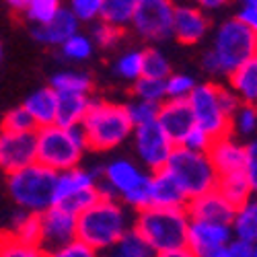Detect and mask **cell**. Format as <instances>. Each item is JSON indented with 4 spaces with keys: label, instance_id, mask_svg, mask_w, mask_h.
<instances>
[{
    "label": "cell",
    "instance_id": "e0dca14e",
    "mask_svg": "<svg viewBox=\"0 0 257 257\" xmlns=\"http://www.w3.org/2000/svg\"><path fill=\"white\" fill-rule=\"evenodd\" d=\"M210 29L208 15L194 5H175L173 13V37L185 46H194L204 39Z\"/></svg>",
    "mask_w": 257,
    "mask_h": 257
},
{
    "label": "cell",
    "instance_id": "7c38bea8",
    "mask_svg": "<svg viewBox=\"0 0 257 257\" xmlns=\"http://www.w3.org/2000/svg\"><path fill=\"white\" fill-rule=\"evenodd\" d=\"M76 241V216L70 212L52 206L41 214V241L39 251L44 255L56 253Z\"/></svg>",
    "mask_w": 257,
    "mask_h": 257
},
{
    "label": "cell",
    "instance_id": "4dcf8cb0",
    "mask_svg": "<svg viewBox=\"0 0 257 257\" xmlns=\"http://www.w3.org/2000/svg\"><path fill=\"white\" fill-rule=\"evenodd\" d=\"M107 257H155V253L134 230H127L123 237L109 249Z\"/></svg>",
    "mask_w": 257,
    "mask_h": 257
},
{
    "label": "cell",
    "instance_id": "74e56055",
    "mask_svg": "<svg viewBox=\"0 0 257 257\" xmlns=\"http://www.w3.org/2000/svg\"><path fill=\"white\" fill-rule=\"evenodd\" d=\"M3 132L29 134V132H37V127L23 107H15V109L7 111V115L3 117Z\"/></svg>",
    "mask_w": 257,
    "mask_h": 257
},
{
    "label": "cell",
    "instance_id": "8fae6325",
    "mask_svg": "<svg viewBox=\"0 0 257 257\" xmlns=\"http://www.w3.org/2000/svg\"><path fill=\"white\" fill-rule=\"evenodd\" d=\"M134 148L136 155L140 159V163L151 169L153 173L165 169L171 153H173V144L165 136V132L159 127V123H146V125H138L134 127Z\"/></svg>",
    "mask_w": 257,
    "mask_h": 257
},
{
    "label": "cell",
    "instance_id": "ac0fdd59",
    "mask_svg": "<svg viewBox=\"0 0 257 257\" xmlns=\"http://www.w3.org/2000/svg\"><path fill=\"white\" fill-rule=\"evenodd\" d=\"M208 159L216 171L218 177L224 175H232V173H243L245 167V146L239 144L230 134L224 138L214 140L210 151H208Z\"/></svg>",
    "mask_w": 257,
    "mask_h": 257
},
{
    "label": "cell",
    "instance_id": "db71d44e",
    "mask_svg": "<svg viewBox=\"0 0 257 257\" xmlns=\"http://www.w3.org/2000/svg\"><path fill=\"white\" fill-rule=\"evenodd\" d=\"M255 56H257V54H255Z\"/></svg>",
    "mask_w": 257,
    "mask_h": 257
},
{
    "label": "cell",
    "instance_id": "2e32d148",
    "mask_svg": "<svg viewBox=\"0 0 257 257\" xmlns=\"http://www.w3.org/2000/svg\"><path fill=\"white\" fill-rule=\"evenodd\" d=\"M187 218L198 220V222H214V224H232L234 212L237 208L230 206L216 189L208 191V194L189 200L187 208Z\"/></svg>",
    "mask_w": 257,
    "mask_h": 257
},
{
    "label": "cell",
    "instance_id": "4316f807",
    "mask_svg": "<svg viewBox=\"0 0 257 257\" xmlns=\"http://www.w3.org/2000/svg\"><path fill=\"white\" fill-rule=\"evenodd\" d=\"M13 228L9 230V234L13 239H17L19 243H23L27 247H37L39 249V241H41V214H29L21 210L19 214H15L13 218Z\"/></svg>",
    "mask_w": 257,
    "mask_h": 257
},
{
    "label": "cell",
    "instance_id": "ffe728a7",
    "mask_svg": "<svg viewBox=\"0 0 257 257\" xmlns=\"http://www.w3.org/2000/svg\"><path fill=\"white\" fill-rule=\"evenodd\" d=\"M99 183V171H91V169H68L56 173V187H54V206H58L60 202L74 198L84 191L97 189Z\"/></svg>",
    "mask_w": 257,
    "mask_h": 257
},
{
    "label": "cell",
    "instance_id": "5b68a950",
    "mask_svg": "<svg viewBox=\"0 0 257 257\" xmlns=\"http://www.w3.org/2000/svg\"><path fill=\"white\" fill-rule=\"evenodd\" d=\"M37 165L54 173H62L78 167L82 155L87 153V140L80 127H60L50 125L35 132Z\"/></svg>",
    "mask_w": 257,
    "mask_h": 257
},
{
    "label": "cell",
    "instance_id": "f907efd6",
    "mask_svg": "<svg viewBox=\"0 0 257 257\" xmlns=\"http://www.w3.org/2000/svg\"><path fill=\"white\" fill-rule=\"evenodd\" d=\"M204 257H230V255H228V251H226V249H220V251L208 253V255H204Z\"/></svg>",
    "mask_w": 257,
    "mask_h": 257
},
{
    "label": "cell",
    "instance_id": "44dd1931",
    "mask_svg": "<svg viewBox=\"0 0 257 257\" xmlns=\"http://www.w3.org/2000/svg\"><path fill=\"white\" fill-rule=\"evenodd\" d=\"M78 21L74 19V15L70 13L68 7H64L58 11L56 19L52 21L50 25L46 27H33L31 29V35L35 41H39L41 46H56V48H62V44L78 33Z\"/></svg>",
    "mask_w": 257,
    "mask_h": 257
},
{
    "label": "cell",
    "instance_id": "ab89813d",
    "mask_svg": "<svg viewBox=\"0 0 257 257\" xmlns=\"http://www.w3.org/2000/svg\"><path fill=\"white\" fill-rule=\"evenodd\" d=\"M123 37V29H117V27H111L99 21V23H93V29H91V41L99 48H113L117 46Z\"/></svg>",
    "mask_w": 257,
    "mask_h": 257
},
{
    "label": "cell",
    "instance_id": "9a60e30c",
    "mask_svg": "<svg viewBox=\"0 0 257 257\" xmlns=\"http://www.w3.org/2000/svg\"><path fill=\"white\" fill-rule=\"evenodd\" d=\"M157 123L173 146H181L185 136L191 132V127L196 125L194 113H191V107L187 101H165V103H161Z\"/></svg>",
    "mask_w": 257,
    "mask_h": 257
},
{
    "label": "cell",
    "instance_id": "ba28073f",
    "mask_svg": "<svg viewBox=\"0 0 257 257\" xmlns=\"http://www.w3.org/2000/svg\"><path fill=\"white\" fill-rule=\"evenodd\" d=\"M165 171L179 183L187 200L200 198L208 194V191L216 189L218 183V175L214 171L208 155L191 153L183 146L173 148V153H171L165 165Z\"/></svg>",
    "mask_w": 257,
    "mask_h": 257
},
{
    "label": "cell",
    "instance_id": "60d3db41",
    "mask_svg": "<svg viewBox=\"0 0 257 257\" xmlns=\"http://www.w3.org/2000/svg\"><path fill=\"white\" fill-rule=\"evenodd\" d=\"M0 257H46L37 247H27L13 239L9 232L0 234Z\"/></svg>",
    "mask_w": 257,
    "mask_h": 257
},
{
    "label": "cell",
    "instance_id": "7bdbcfd3",
    "mask_svg": "<svg viewBox=\"0 0 257 257\" xmlns=\"http://www.w3.org/2000/svg\"><path fill=\"white\" fill-rule=\"evenodd\" d=\"M243 175L249 183L251 196L257 198V140L249 142L245 146V167H243Z\"/></svg>",
    "mask_w": 257,
    "mask_h": 257
},
{
    "label": "cell",
    "instance_id": "7a4b0ae2",
    "mask_svg": "<svg viewBox=\"0 0 257 257\" xmlns=\"http://www.w3.org/2000/svg\"><path fill=\"white\" fill-rule=\"evenodd\" d=\"M257 54V35L237 17L226 19L214 33L212 48L202 56V68L210 74H232Z\"/></svg>",
    "mask_w": 257,
    "mask_h": 257
},
{
    "label": "cell",
    "instance_id": "7dc6e473",
    "mask_svg": "<svg viewBox=\"0 0 257 257\" xmlns=\"http://www.w3.org/2000/svg\"><path fill=\"white\" fill-rule=\"evenodd\" d=\"M226 251L230 257H253V245L239 241V239H232L230 245L226 247Z\"/></svg>",
    "mask_w": 257,
    "mask_h": 257
},
{
    "label": "cell",
    "instance_id": "277c9868",
    "mask_svg": "<svg viewBox=\"0 0 257 257\" xmlns=\"http://www.w3.org/2000/svg\"><path fill=\"white\" fill-rule=\"evenodd\" d=\"M189 218L185 210L146 208L136 214L132 230L153 249L155 255L187 247Z\"/></svg>",
    "mask_w": 257,
    "mask_h": 257
},
{
    "label": "cell",
    "instance_id": "b9f144b4",
    "mask_svg": "<svg viewBox=\"0 0 257 257\" xmlns=\"http://www.w3.org/2000/svg\"><path fill=\"white\" fill-rule=\"evenodd\" d=\"M101 3L103 0H72L68 9L78 23H95L101 15Z\"/></svg>",
    "mask_w": 257,
    "mask_h": 257
},
{
    "label": "cell",
    "instance_id": "4fadbf2b",
    "mask_svg": "<svg viewBox=\"0 0 257 257\" xmlns=\"http://www.w3.org/2000/svg\"><path fill=\"white\" fill-rule=\"evenodd\" d=\"M33 163H37L35 132L13 134L0 130V171H5L7 177L31 167Z\"/></svg>",
    "mask_w": 257,
    "mask_h": 257
},
{
    "label": "cell",
    "instance_id": "f546056e",
    "mask_svg": "<svg viewBox=\"0 0 257 257\" xmlns=\"http://www.w3.org/2000/svg\"><path fill=\"white\" fill-rule=\"evenodd\" d=\"M62 5L58 0H27L25 11L21 13L33 27H46L56 19Z\"/></svg>",
    "mask_w": 257,
    "mask_h": 257
},
{
    "label": "cell",
    "instance_id": "836d02e7",
    "mask_svg": "<svg viewBox=\"0 0 257 257\" xmlns=\"http://www.w3.org/2000/svg\"><path fill=\"white\" fill-rule=\"evenodd\" d=\"M142 76L157 78V80H167L171 76V62H169V58L161 50H157V48L146 50L144 52Z\"/></svg>",
    "mask_w": 257,
    "mask_h": 257
},
{
    "label": "cell",
    "instance_id": "5bb4252c",
    "mask_svg": "<svg viewBox=\"0 0 257 257\" xmlns=\"http://www.w3.org/2000/svg\"><path fill=\"white\" fill-rule=\"evenodd\" d=\"M232 228L230 224H214V222H198V220H189L187 228V249L204 257L208 253L226 249L232 241Z\"/></svg>",
    "mask_w": 257,
    "mask_h": 257
},
{
    "label": "cell",
    "instance_id": "3957f363",
    "mask_svg": "<svg viewBox=\"0 0 257 257\" xmlns=\"http://www.w3.org/2000/svg\"><path fill=\"white\" fill-rule=\"evenodd\" d=\"M80 130L87 140V148L93 151H111L132 136L134 125L125 111V105L93 99Z\"/></svg>",
    "mask_w": 257,
    "mask_h": 257
},
{
    "label": "cell",
    "instance_id": "d4e9b609",
    "mask_svg": "<svg viewBox=\"0 0 257 257\" xmlns=\"http://www.w3.org/2000/svg\"><path fill=\"white\" fill-rule=\"evenodd\" d=\"M230 228L234 239L245 241L253 247L257 245V198H251L237 208Z\"/></svg>",
    "mask_w": 257,
    "mask_h": 257
},
{
    "label": "cell",
    "instance_id": "30bf717a",
    "mask_svg": "<svg viewBox=\"0 0 257 257\" xmlns=\"http://www.w3.org/2000/svg\"><path fill=\"white\" fill-rule=\"evenodd\" d=\"M173 13L169 0H136L132 27L146 41H165L173 35Z\"/></svg>",
    "mask_w": 257,
    "mask_h": 257
},
{
    "label": "cell",
    "instance_id": "f6af8a7d",
    "mask_svg": "<svg viewBox=\"0 0 257 257\" xmlns=\"http://www.w3.org/2000/svg\"><path fill=\"white\" fill-rule=\"evenodd\" d=\"M46 257H101V255H99V251H95V249H91L87 245H82L80 241H74V243L66 245L64 249H60L56 253H50Z\"/></svg>",
    "mask_w": 257,
    "mask_h": 257
},
{
    "label": "cell",
    "instance_id": "8d00e7d4",
    "mask_svg": "<svg viewBox=\"0 0 257 257\" xmlns=\"http://www.w3.org/2000/svg\"><path fill=\"white\" fill-rule=\"evenodd\" d=\"M159 109H161L159 103H148V101H140V99H134L132 103L125 105V111L130 115V121L134 127L155 123L159 117Z\"/></svg>",
    "mask_w": 257,
    "mask_h": 257
},
{
    "label": "cell",
    "instance_id": "1f68e13d",
    "mask_svg": "<svg viewBox=\"0 0 257 257\" xmlns=\"http://www.w3.org/2000/svg\"><path fill=\"white\" fill-rule=\"evenodd\" d=\"M142 66H144V52H138V50H130L121 54L115 64H113V72L117 78L121 80H130L132 84L142 78Z\"/></svg>",
    "mask_w": 257,
    "mask_h": 257
},
{
    "label": "cell",
    "instance_id": "603a6c76",
    "mask_svg": "<svg viewBox=\"0 0 257 257\" xmlns=\"http://www.w3.org/2000/svg\"><path fill=\"white\" fill-rule=\"evenodd\" d=\"M228 89L237 95L241 105H249L257 109V56H253L232 74H228Z\"/></svg>",
    "mask_w": 257,
    "mask_h": 257
},
{
    "label": "cell",
    "instance_id": "52a82bcc",
    "mask_svg": "<svg viewBox=\"0 0 257 257\" xmlns=\"http://www.w3.org/2000/svg\"><path fill=\"white\" fill-rule=\"evenodd\" d=\"M99 181L109 187L123 206L138 212L151 208V173L127 159H115L99 171Z\"/></svg>",
    "mask_w": 257,
    "mask_h": 257
},
{
    "label": "cell",
    "instance_id": "f35d334b",
    "mask_svg": "<svg viewBox=\"0 0 257 257\" xmlns=\"http://www.w3.org/2000/svg\"><path fill=\"white\" fill-rule=\"evenodd\" d=\"M230 130L239 132L241 136H251L257 130V109L249 105H241L230 117Z\"/></svg>",
    "mask_w": 257,
    "mask_h": 257
},
{
    "label": "cell",
    "instance_id": "6da1fadb",
    "mask_svg": "<svg viewBox=\"0 0 257 257\" xmlns=\"http://www.w3.org/2000/svg\"><path fill=\"white\" fill-rule=\"evenodd\" d=\"M127 230H132L130 214L117 200L99 198L76 216V241L95 251H109Z\"/></svg>",
    "mask_w": 257,
    "mask_h": 257
},
{
    "label": "cell",
    "instance_id": "ee69618b",
    "mask_svg": "<svg viewBox=\"0 0 257 257\" xmlns=\"http://www.w3.org/2000/svg\"><path fill=\"white\" fill-rule=\"evenodd\" d=\"M212 142H214V138L210 134H206L202 127L194 125V127H191V132L185 136V140L181 142V146L187 148V151H191V153H204V155H208Z\"/></svg>",
    "mask_w": 257,
    "mask_h": 257
},
{
    "label": "cell",
    "instance_id": "8992f818",
    "mask_svg": "<svg viewBox=\"0 0 257 257\" xmlns=\"http://www.w3.org/2000/svg\"><path fill=\"white\" fill-rule=\"evenodd\" d=\"M9 194L15 204L29 214H44L54 206L56 173L33 163L31 167L7 177Z\"/></svg>",
    "mask_w": 257,
    "mask_h": 257
},
{
    "label": "cell",
    "instance_id": "e575fe53",
    "mask_svg": "<svg viewBox=\"0 0 257 257\" xmlns=\"http://www.w3.org/2000/svg\"><path fill=\"white\" fill-rule=\"evenodd\" d=\"M60 52H62L64 58L70 60V62H84V60H89L93 56L95 44L91 41V37L82 35V33H76L66 41V44H62Z\"/></svg>",
    "mask_w": 257,
    "mask_h": 257
},
{
    "label": "cell",
    "instance_id": "484cf974",
    "mask_svg": "<svg viewBox=\"0 0 257 257\" xmlns=\"http://www.w3.org/2000/svg\"><path fill=\"white\" fill-rule=\"evenodd\" d=\"M50 89L58 95H91L93 78L91 74L80 70H62L52 76Z\"/></svg>",
    "mask_w": 257,
    "mask_h": 257
},
{
    "label": "cell",
    "instance_id": "bcb514c9",
    "mask_svg": "<svg viewBox=\"0 0 257 257\" xmlns=\"http://www.w3.org/2000/svg\"><path fill=\"white\" fill-rule=\"evenodd\" d=\"M237 19L249 31H253L257 35V0H247V3H243V7L237 13Z\"/></svg>",
    "mask_w": 257,
    "mask_h": 257
},
{
    "label": "cell",
    "instance_id": "cb8c5ba5",
    "mask_svg": "<svg viewBox=\"0 0 257 257\" xmlns=\"http://www.w3.org/2000/svg\"><path fill=\"white\" fill-rule=\"evenodd\" d=\"M58 95V93H56ZM91 95H58L56 125L60 127H80L84 115L91 107Z\"/></svg>",
    "mask_w": 257,
    "mask_h": 257
},
{
    "label": "cell",
    "instance_id": "816d5d0a",
    "mask_svg": "<svg viewBox=\"0 0 257 257\" xmlns=\"http://www.w3.org/2000/svg\"><path fill=\"white\" fill-rule=\"evenodd\" d=\"M253 257H257V245L253 247Z\"/></svg>",
    "mask_w": 257,
    "mask_h": 257
},
{
    "label": "cell",
    "instance_id": "d590c367",
    "mask_svg": "<svg viewBox=\"0 0 257 257\" xmlns=\"http://www.w3.org/2000/svg\"><path fill=\"white\" fill-rule=\"evenodd\" d=\"M136 99L140 101H148V103H165L167 95H165V80H157V78H138L132 87Z\"/></svg>",
    "mask_w": 257,
    "mask_h": 257
},
{
    "label": "cell",
    "instance_id": "d6a6232c",
    "mask_svg": "<svg viewBox=\"0 0 257 257\" xmlns=\"http://www.w3.org/2000/svg\"><path fill=\"white\" fill-rule=\"evenodd\" d=\"M196 87H198V82H196L194 76L179 74V72H171V76L165 80L167 101H187Z\"/></svg>",
    "mask_w": 257,
    "mask_h": 257
},
{
    "label": "cell",
    "instance_id": "83f0119b",
    "mask_svg": "<svg viewBox=\"0 0 257 257\" xmlns=\"http://www.w3.org/2000/svg\"><path fill=\"white\" fill-rule=\"evenodd\" d=\"M216 191L218 194L234 208L243 206L247 200H251V189H249V183L245 179L243 173H232V175H224V177H218V183H216Z\"/></svg>",
    "mask_w": 257,
    "mask_h": 257
},
{
    "label": "cell",
    "instance_id": "d6986e66",
    "mask_svg": "<svg viewBox=\"0 0 257 257\" xmlns=\"http://www.w3.org/2000/svg\"><path fill=\"white\" fill-rule=\"evenodd\" d=\"M189 204L179 183L165 169L151 173V208L161 210H185Z\"/></svg>",
    "mask_w": 257,
    "mask_h": 257
},
{
    "label": "cell",
    "instance_id": "f1b7e54d",
    "mask_svg": "<svg viewBox=\"0 0 257 257\" xmlns=\"http://www.w3.org/2000/svg\"><path fill=\"white\" fill-rule=\"evenodd\" d=\"M134 11H136V0H103L99 19L111 27L123 29L125 25H132Z\"/></svg>",
    "mask_w": 257,
    "mask_h": 257
},
{
    "label": "cell",
    "instance_id": "9c48e42d",
    "mask_svg": "<svg viewBox=\"0 0 257 257\" xmlns=\"http://www.w3.org/2000/svg\"><path fill=\"white\" fill-rule=\"evenodd\" d=\"M187 103L191 107V113H194L196 125L202 127L214 140L230 134V115L220 105L218 84H212V82L198 84L194 93L189 95Z\"/></svg>",
    "mask_w": 257,
    "mask_h": 257
},
{
    "label": "cell",
    "instance_id": "f5cc1de1",
    "mask_svg": "<svg viewBox=\"0 0 257 257\" xmlns=\"http://www.w3.org/2000/svg\"><path fill=\"white\" fill-rule=\"evenodd\" d=\"M0 58H3V46H0Z\"/></svg>",
    "mask_w": 257,
    "mask_h": 257
},
{
    "label": "cell",
    "instance_id": "681fc988",
    "mask_svg": "<svg viewBox=\"0 0 257 257\" xmlns=\"http://www.w3.org/2000/svg\"><path fill=\"white\" fill-rule=\"evenodd\" d=\"M224 3L222 0H204V3H200V9L206 13V11H214V9H222Z\"/></svg>",
    "mask_w": 257,
    "mask_h": 257
},
{
    "label": "cell",
    "instance_id": "c3c4849f",
    "mask_svg": "<svg viewBox=\"0 0 257 257\" xmlns=\"http://www.w3.org/2000/svg\"><path fill=\"white\" fill-rule=\"evenodd\" d=\"M155 257H198V255H194L187 247H183V249H175V251H167V253H159V255H155Z\"/></svg>",
    "mask_w": 257,
    "mask_h": 257
},
{
    "label": "cell",
    "instance_id": "7402d4cb",
    "mask_svg": "<svg viewBox=\"0 0 257 257\" xmlns=\"http://www.w3.org/2000/svg\"><path fill=\"white\" fill-rule=\"evenodd\" d=\"M23 109L29 113V117L33 119L35 127L41 130V127H50L56 125V109H58V95L56 91H52L50 87L37 89L33 91L25 103L21 105Z\"/></svg>",
    "mask_w": 257,
    "mask_h": 257
}]
</instances>
